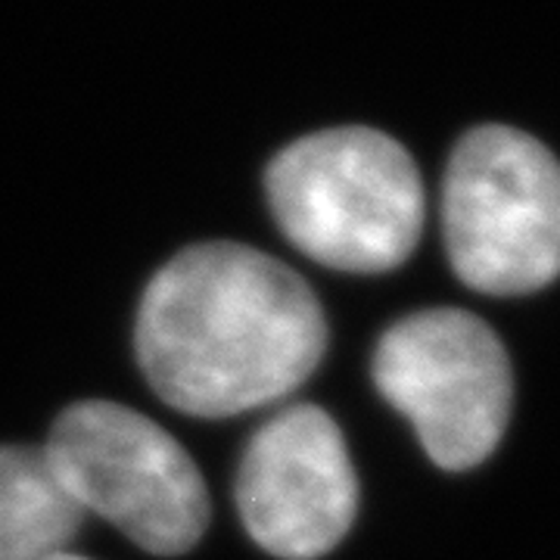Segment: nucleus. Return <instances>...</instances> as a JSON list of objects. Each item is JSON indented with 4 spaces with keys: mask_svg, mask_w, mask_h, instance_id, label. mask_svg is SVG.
Segmentation results:
<instances>
[{
    "mask_svg": "<svg viewBox=\"0 0 560 560\" xmlns=\"http://www.w3.org/2000/svg\"><path fill=\"white\" fill-rule=\"evenodd\" d=\"M442 241L460 283L526 296L560 278V162L536 138L482 125L442 178Z\"/></svg>",
    "mask_w": 560,
    "mask_h": 560,
    "instance_id": "7ed1b4c3",
    "label": "nucleus"
},
{
    "mask_svg": "<svg viewBox=\"0 0 560 560\" xmlns=\"http://www.w3.org/2000/svg\"><path fill=\"white\" fill-rule=\"evenodd\" d=\"M374 383L442 470L482 464L511 420V359L486 320L460 308L396 320L377 342Z\"/></svg>",
    "mask_w": 560,
    "mask_h": 560,
    "instance_id": "39448f33",
    "label": "nucleus"
},
{
    "mask_svg": "<svg viewBox=\"0 0 560 560\" xmlns=\"http://www.w3.org/2000/svg\"><path fill=\"white\" fill-rule=\"evenodd\" d=\"M265 190L283 237L342 275H386L418 249L427 197L411 153L364 125L283 147Z\"/></svg>",
    "mask_w": 560,
    "mask_h": 560,
    "instance_id": "f03ea898",
    "label": "nucleus"
},
{
    "mask_svg": "<svg viewBox=\"0 0 560 560\" xmlns=\"http://www.w3.org/2000/svg\"><path fill=\"white\" fill-rule=\"evenodd\" d=\"M84 511L38 445H0V560H50L69 551Z\"/></svg>",
    "mask_w": 560,
    "mask_h": 560,
    "instance_id": "0eeeda50",
    "label": "nucleus"
},
{
    "mask_svg": "<svg viewBox=\"0 0 560 560\" xmlns=\"http://www.w3.org/2000/svg\"><path fill=\"white\" fill-rule=\"evenodd\" d=\"M237 511L249 539L275 558L330 555L359 514L340 423L318 405H290L265 420L241 458Z\"/></svg>",
    "mask_w": 560,
    "mask_h": 560,
    "instance_id": "423d86ee",
    "label": "nucleus"
},
{
    "mask_svg": "<svg viewBox=\"0 0 560 560\" xmlns=\"http://www.w3.org/2000/svg\"><path fill=\"white\" fill-rule=\"evenodd\" d=\"M324 352L315 290L246 243H200L165 261L135 320L143 381L187 418H234L287 399Z\"/></svg>",
    "mask_w": 560,
    "mask_h": 560,
    "instance_id": "f257e3e1",
    "label": "nucleus"
},
{
    "mask_svg": "<svg viewBox=\"0 0 560 560\" xmlns=\"http://www.w3.org/2000/svg\"><path fill=\"white\" fill-rule=\"evenodd\" d=\"M50 560H88V558H81V555H75V551H62V555H57V558H50Z\"/></svg>",
    "mask_w": 560,
    "mask_h": 560,
    "instance_id": "6e6552de",
    "label": "nucleus"
},
{
    "mask_svg": "<svg viewBox=\"0 0 560 560\" xmlns=\"http://www.w3.org/2000/svg\"><path fill=\"white\" fill-rule=\"evenodd\" d=\"M66 492L138 548L175 558L202 539L212 501L202 470L165 427L128 405H69L44 445Z\"/></svg>",
    "mask_w": 560,
    "mask_h": 560,
    "instance_id": "20e7f679",
    "label": "nucleus"
}]
</instances>
